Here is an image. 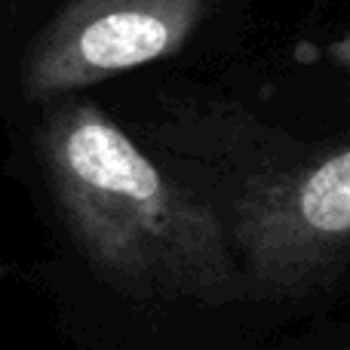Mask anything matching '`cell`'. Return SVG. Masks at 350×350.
Wrapping results in <instances>:
<instances>
[{
  "label": "cell",
  "instance_id": "277c9868",
  "mask_svg": "<svg viewBox=\"0 0 350 350\" xmlns=\"http://www.w3.org/2000/svg\"><path fill=\"white\" fill-rule=\"evenodd\" d=\"M326 55L335 62V65H341L350 71V31L341 37H335L332 43H326Z\"/></svg>",
  "mask_w": 350,
  "mask_h": 350
},
{
  "label": "cell",
  "instance_id": "6da1fadb",
  "mask_svg": "<svg viewBox=\"0 0 350 350\" xmlns=\"http://www.w3.org/2000/svg\"><path fill=\"white\" fill-rule=\"evenodd\" d=\"M37 157L77 252L139 301L252 298L209 200L166 175L92 102H65L37 126Z\"/></svg>",
  "mask_w": 350,
  "mask_h": 350
},
{
  "label": "cell",
  "instance_id": "5b68a950",
  "mask_svg": "<svg viewBox=\"0 0 350 350\" xmlns=\"http://www.w3.org/2000/svg\"><path fill=\"white\" fill-rule=\"evenodd\" d=\"M338 350H350V341H345V345H341Z\"/></svg>",
  "mask_w": 350,
  "mask_h": 350
},
{
  "label": "cell",
  "instance_id": "3957f363",
  "mask_svg": "<svg viewBox=\"0 0 350 350\" xmlns=\"http://www.w3.org/2000/svg\"><path fill=\"white\" fill-rule=\"evenodd\" d=\"M206 12L209 0H68L31 40L25 92L49 102L170 59Z\"/></svg>",
  "mask_w": 350,
  "mask_h": 350
},
{
  "label": "cell",
  "instance_id": "7a4b0ae2",
  "mask_svg": "<svg viewBox=\"0 0 350 350\" xmlns=\"http://www.w3.org/2000/svg\"><path fill=\"white\" fill-rule=\"evenodd\" d=\"M230 246L252 298L304 295L350 265V145L243 185Z\"/></svg>",
  "mask_w": 350,
  "mask_h": 350
}]
</instances>
